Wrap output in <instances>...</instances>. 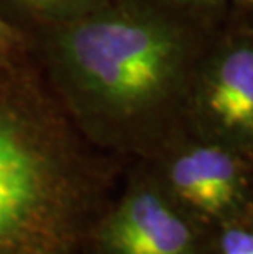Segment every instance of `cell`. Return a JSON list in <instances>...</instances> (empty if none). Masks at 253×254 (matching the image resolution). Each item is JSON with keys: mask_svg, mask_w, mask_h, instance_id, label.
Listing matches in <instances>:
<instances>
[{"mask_svg": "<svg viewBox=\"0 0 253 254\" xmlns=\"http://www.w3.org/2000/svg\"><path fill=\"white\" fill-rule=\"evenodd\" d=\"M95 254H196L191 225L153 189L142 187L100 217L89 236Z\"/></svg>", "mask_w": 253, "mask_h": 254, "instance_id": "3957f363", "label": "cell"}, {"mask_svg": "<svg viewBox=\"0 0 253 254\" xmlns=\"http://www.w3.org/2000/svg\"><path fill=\"white\" fill-rule=\"evenodd\" d=\"M189 59V38L176 21L132 5L73 17L50 46L63 105L87 138L110 136L168 107Z\"/></svg>", "mask_w": 253, "mask_h": 254, "instance_id": "7a4b0ae2", "label": "cell"}, {"mask_svg": "<svg viewBox=\"0 0 253 254\" xmlns=\"http://www.w3.org/2000/svg\"><path fill=\"white\" fill-rule=\"evenodd\" d=\"M250 2H253V0H250Z\"/></svg>", "mask_w": 253, "mask_h": 254, "instance_id": "9c48e42d", "label": "cell"}, {"mask_svg": "<svg viewBox=\"0 0 253 254\" xmlns=\"http://www.w3.org/2000/svg\"><path fill=\"white\" fill-rule=\"evenodd\" d=\"M204 113L235 134H253V48L235 46L214 63L201 92Z\"/></svg>", "mask_w": 253, "mask_h": 254, "instance_id": "5b68a950", "label": "cell"}, {"mask_svg": "<svg viewBox=\"0 0 253 254\" xmlns=\"http://www.w3.org/2000/svg\"><path fill=\"white\" fill-rule=\"evenodd\" d=\"M87 136L36 75L0 63V254H81L104 176Z\"/></svg>", "mask_w": 253, "mask_h": 254, "instance_id": "6da1fadb", "label": "cell"}, {"mask_svg": "<svg viewBox=\"0 0 253 254\" xmlns=\"http://www.w3.org/2000/svg\"><path fill=\"white\" fill-rule=\"evenodd\" d=\"M222 254H253V233L244 230H229L220 240Z\"/></svg>", "mask_w": 253, "mask_h": 254, "instance_id": "8992f818", "label": "cell"}, {"mask_svg": "<svg viewBox=\"0 0 253 254\" xmlns=\"http://www.w3.org/2000/svg\"><path fill=\"white\" fill-rule=\"evenodd\" d=\"M21 43H23V40L18 35V31L0 17V63L7 61V59H13Z\"/></svg>", "mask_w": 253, "mask_h": 254, "instance_id": "52a82bcc", "label": "cell"}, {"mask_svg": "<svg viewBox=\"0 0 253 254\" xmlns=\"http://www.w3.org/2000/svg\"><path fill=\"white\" fill-rule=\"evenodd\" d=\"M171 192L182 203L207 215H220L240 197L239 164L217 146H197L177 154L168 167Z\"/></svg>", "mask_w": 253, "mask_h": 254, "instance_id": "277c9868", "label": "cell"}, {"mask_svg": "<svg viewBox=\"0 0 253 254\" xmlns=\"http://www.w3.org/2000/svg\"><path fill=\"white\" fill-rule=\"evenodd\" d=\"M21 2L31 8L53 12V10H63L66 7H74V5H78V3L87 5L92 2V0H21Z\"/></svg>", "mask_w": 253, "mask_h": 254, "instance_id": "ba28073f", "label": "cell"}]
</instances>
